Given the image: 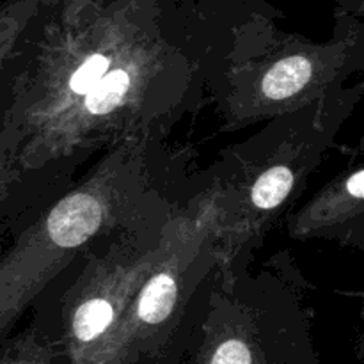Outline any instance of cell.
Segmentation results:
<instances>
[{
    "mask_svg": "<svg viewBox=\"0 0 364 364\" xmlns=\"http://www.w3.org/2000/svg\"><path fill=\"white\" fill-rule=\"evenodd\" d=\"M149 135L112 146L84 181L28 228L0 262V334L89 249L160 215L151 187Z\"/></svg>",
    "mask_w": 364,
    "mask_h": 364,
    "instance_id": "2",
    "label": "cell"
},
{
    "mask_svg": "<svg viewBox=\"0 0 364 364\" xmlns=\"http://www.w3.org/2000/svg\"><path fill=\"white\" fill-rule=\"evenodd\" d=\"M91 2H102V0H43V6H53L55 9L68 6H82V4Z\"/></svg>",
    "mask_w": 364,
    "mask_h": 364,
    "instance_id": "13",
    "label": "cell"
},
{
    "mask_svg": "<svg viewBox=\"0 0 364 364\" xmlns=\"http://www.w3.org/2000/svg\"><path fill=\"white\" fill-rule=\"evenodd\" d=\"M361 63L363 39L354 25L327 43L274 32L259 43L235 46L210 82L228 127L244 128L326 98Z\"/></svg>",
    "mask_w": 364,
    "mask_h": 364,
    "instance_id": "6",
    "label": "cell"
},
{
    "mask_svg": "<svg viewBox=\"0 0 364 364\" xmlns=\"http://www.w3.org/2000/svg\"><path fill=\"white\" fill-rule=\"evenodd\" d=\"M198 71L196 60L167 41L155 21L85 98L45 134L21 146L18 166L21 171L41 169L80 149L151 137L153 127L194 96Z\"/></svg>",
    "mask_w": 364,
    "mask_h": 364,
    "instance_id": "3",
    "label": "cell"
},
{
    "mask_svg": "<svg viewBox=\"0 0 364 364\" xmlns=\"http://www.w3.org/2000/svg\"><path fill=\"white\" fill-rule=\"evenodd\" d=\"M251 297L242 272H215L180 364H318L297 318H272Z\"/></svg>",
    "mask_w": 364,
    "mask_h": 364,
    "instance_id": "8",
    "label": "cell"
},
{
    "mask_svg": "<svg viewBox=\"0 0 364 364\" xmlns=\"http://www.w3.org/2000/svg\"><path fill=\"white\" fill-rule=\"evenodd\" d=\"M217 272L208 223L194 205L169 210L159 251L128 301L123 364H180Z\"/></svg>",
    "mask_w": 364,
    "mask_h": 364,
    "instance_id": "5",
    "label": "cell"
},
{
    "mask_svg": "<svg viewBox=\"0 0 364 364\" xmlns=\"http://www.w3.org/2000/svg\"><path fill=\"white\" fill-rule=\"evenodd\" d=\"M363 224L364 169L361 164H355L333 178L291 215L288 230L297 240L331 238L361 245Z\"/></svg>",
    "mask_w": 364,
    "mask_h": 364,
    "instance_id": "9",
    "label": "cell"
},
{
    "mask_svg": "<svg viewBox=\"0 0 364 364\" xmlns=\"http://www.w3.org/2000/svg\"><path fill=\"white\" fill-rule=\"evenodd\" d=\"M361 92V84L341 87L274 117L212 167L208 183L192 205L212 231L220 276L244 270L252 247L322 162Z\"/></svg>",
    "mask_w": 364,
    "mask_h": 364,
    "instance_id": "1",
    "label": "cell"
},
{
    "mask_svg": "<svg viewBox=\"0 0 364 364\" xmlns=\"http://www.w3.org/2000/svg\"><path fill=\"white\" fill-rule=\"evenodd\" d=\"M41 7L43 0H7L0 6V64L13 52Z\"/></svg>",
    "mask_w": 364,
    "mask_h": 364,
    "instance_id": "11",
    "label": "cell"
},
{
    "mask_svg": "<svg viewBox=\"0 0 364 364\" xmlns=\"http://www.w3.org/2000/svg\"><path fill=\"white\" fill-rule=\"evenodd\" d=\"M155 21V0L59 7L14 82L6 119L23 134L21 146L45 134L85 98Z\"/></svg>",
    "mask_w": 364,
    "mask_h": 364,
    "instance_id": "4",
    "label": "cell"
},
{
    "mask_svg": "<svg viewBox=\"0 0 364 364\" xmlns=\"http://www.w3.org/2000/svg\"><path fill=\"white\" fill-rule=\"evenodd\" d=\"M0 364H66L55 323H31L0 347Z\"/></svg>",
    "mask_w": 364,
    "mask_h": 364,
    "instance_id": "10",
    "label": "cell"
},
{
    "mask_svg": "<svg viewBox=\"0 0 364 364\" xmlns=\"http://www.w3.org/2000/svg\"><path fill=\"white\" fill-rule=\"evenodd\" d=\"M169 210L85 252L53 318L66 364H123L124 311L155 259Z\"/></svg>",
    "mask_w": 364,
    "mask_h": 364,
    "instance_id": "7",
    "label": "cell"
},
{
    "mask_svg": "<svg viewBox=\"0 0 364 364\" xmlns=\"http://www.w3.org/2000/svg\"><path fill=\"white\" fill-rule=\"evenodd\" d=\"M23 142V134L13 121L6 119L0 130V198L20 174L18 151Z\"/></svg>",
    "mask_w": 364,
    "mask_h": 364,
    "instance_id": "12",
    "label": "cell"
}]
</instances>
